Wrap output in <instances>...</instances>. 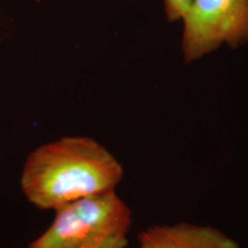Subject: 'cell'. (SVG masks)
I'll use <instances>...</instances> for the list:
<instances>
[{
  "label": "cell",
  "mask_w": 248,
  "mask_h": 248,
  "mask_svg": "<svg viewBox=\"0 0 248 248\" xmlns=\"http://www.w3.org/2000/svg\"><path fill=\"white\" fill-rule=\"evenodd\" d=\"M123 176V166L104 145L86 136H68L31 152L22 169L21 190L37 208L55 212L115 191Z\"/></svg>",
  "instance_id": "1"
},
{
  "label": "cell",
  "mask_w": 248,
  "mask_h": 248,
  "mask_svg": "<svg viewBox=\"0 0 248 248\" xmlns=\"http://www.w3.org/2000/svg\"><path fill=\"white\" fill-rule=\"evenodd\" d=\"M132 210L116 190L55 210L51 225L28 248H126Z\"/></svg>",
  "instance_id": "2"
},
{
  "label": "cell",
  "mask_w": 248,
  "mask_h": 248,
  "mask_svg": "<svg viewBox=\"0 0 248 248\" xmlns=\"http://www.w3.org/2000/svg\"><path fill=\"white\" fill-rule=\"evenodd\" d=\"M182 20L186 63L222 45L237 48L248 43V0H191Z\"/></svg>",
  "instance_id": "3"
},
{
  "label": "cell",
  "mask_w": 248,
  "mask_h": 248,
  "mask_svg": "<svg viewBox=\"0 0 248 248\" xmlns=\"http://www.w3.org/2000/svg\"><path fill=\"white\" fill-rule=\"evenodd\" d=\"M136 248H240L224 232L188 222L154 224L138 234Z\"/></svg>",
  "instance_id": "4"
},
{
  "label": "cell",
  "mask_w": 248,
  "mask_h": 248,
  "mask_svg": "<svg viewBox=\"0 0 248 248\" xmlns=\"http://www.w3.org/2000/svg\"><path fill=\"white\" fill-rule=\"evenodd\" d=\"M191 0H164V8L169 21H179L184 16Z\"/></svg>",
  "instance_id": "5"
}]
</instances>
